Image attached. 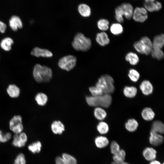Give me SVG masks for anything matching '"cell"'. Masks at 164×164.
Here are the masks:
<instances>
[{
  "mask_svg": "<svg viewBox=\"0 0 164 164\" xmlns=\"http://www.w3.org/2000/svg\"><path fill=\"white\" fill-rule=\"evenodd\" d=\"M32 74L35 80L39 83L49 82L53 77V72L50 67L38 63L34 67Z\"/></svg>",
  "mask_w": 164,
  "mask_h": 164,
  "instance_id": "cell-1",
  "label": "cell"
},
{
  "mask_svg": "<svg viewBox=\"0 0 164 164\" xmlns=\"http://www.w3.org/2000/svg\"><path fill=\"white\" fill-rule=\"evenodd\" d=\"M85 100L87 104L90 106L108 108L111 103L112 98L110 94H103L96 96H87Z\"/></svg>",
  "mask_w": 164,
  "mask_h": 164,
  "instance_id": "cell-2",
  "label": "cell"
},
{
  "mask_svg": "<svg viewBox=\"0 0 164 164\" xmlns=\"http://www.w3.org/2000/svg\"><path fill=\"white\" fill-rule=\"evenodd\" d=\"M132 5L129 3H123L117 6L114 10L115 19L118 23L124 21V17L128 19L132 18L134 11Z\"/></svg>",
  "mask_w": 164,
  "mask_h": 164,
  "instance_id": "cell-3",
  "label": "cell"
},
{
  "mask_svg": "<svg viewBox=\"0 0 164 164\" xmlns=\"http://www.w3.org/2000/svg\"><path fill=\"white\" fill-rule=\"evenodd\" d=\"M71 43L72 47L75 50L83 52L88 51L92 46L91 39L80 32L76 33Z\"/></svg>",
  "mask_w": 164,
  "mask_h": 164,
  "instance_id": "cell-4",
  "label": "cell"
},
{
  "mask_svg": "<svg viewBox=\"0 0 164 164\" xmlns=\"http://www.w3.org/2000/svg\"><path fill=\"white\" fill-rule=\"evenodd\" d=\"M95 86L101 89L104 94H110L113 93L115 90L114 79L108 74L101 76L98 78Z\"/></svg>",
  "mask_w": 164,
  "mask_h": 164,
  "instance_id": "cell-5",
  "label": "cell"
},
{
  "mask_svg": "<svg viewBox=\"0 0 164 164\" xmlns=\"http://www.w3.org/2000/svg\"><path fill=\"white\" fill-rule=\"evenodd\" d=\"M134 46L136 50L142 54L148 55L151 54L152 49V42L147 36H144L135 42Z\"/></svg>",
  "mask_w": 164,
  "mask_h": 164,
  "instance_id": "cell-6",
  "label": "cell"
},
{
  "mask_svg": "<svg viewBox=\"0 0 164 164\" xmlns=\"http://www.w3.org/2000/svg\"><path fill=\"white\" fill-rule=\"evenodd\" d=\"M77 62V59L75 56L68 55L60 58L58 61V65L61 69L68 71L75 67Z\"/></svg>",
  "mask_w": 164,
  "mask_h": 164,
  "instance_id": "cell-7",
  "label": "cell"
},
{
  "mask_svg": "<svg viewBox=\"0 0 164 164\" xmlns=\"http://www.w3.org/2000/svg\"><path fill=\"white\" fill-rule=\"evenodd\" d=\"M9 125L10 129L15 134H19L23 132L24 127L20 115L14 116L10 120Z\"/></svg>",
  "mask_w": 164,
  "mask_h": 164,
  "instance_id": "cell-8",
  "label": "cell"
},
{
  "mask_svg": "<svg viewBox=\"0 0 164 164\" xmlns=\"http://www.w3.org/2000/svg\"><path fill=\"white\" fill-rule=\"evenodd\" d=\"M148 17V12L143 7H137L134 9L132 18L135 21L143 22Z\"/></svg>",
  "mask_w": 164,
  "mask_h": 164,
  "instance_id": "cell-9",
  "label": "cell"
},
{
  "mask_svg": "<svg viewBox=\"0 0 164 164\" xmlns=\"http://www.w3.org/2000/svg\"><path fill=\"white\" fill-rule=\"evenodd\" d=\"M27 140V136L24 132H22L19 134H15L13 136L12 145L15 147L22 148L25 146Z\"/></svg>",
  "mask_w": 164,
  "mask_h": 164,
  "instance_id": "cell-10",
  "label": "cell"
},
{
  "mask_svg": "<svg viewBox=\"0 0 164 164\" xmlns=\"http://www.w3.org/2000/svg\"><path fill=\"white\" fill-rule=\"evenodd\" d=\"M143 7L148 12L158 11L162 8V3L156 0H144Z\"/></svg>",
  "mask_w": 164,
  "mask_h": 164,
  "instance_id": "cell-11",
  "label": "cell"
},
{
  "mask_svg": "<svg viewBox=\"0 0 164 164\" xmlns=\"http://www.w3.org/2000/svg\"><path fill=\"white\" fill-rule=\"evenodd\" d=\"M56 164H77L76 159L67 153H63L62 156L57 157L55 159Z\"/></svg>",
  "mask_w": 164,
  "mask_h": 164,
  "instance_id": "cell-12",
  "label": "cell"
},
{
  "mask_svg": "<svg viewBox=\"0 0 164 164\" xmlns=\"http://www.w3.org/2000/svg\"><path fill=\"white\" fill-rule=\"evenodd\" d=\"M149 141L152 145L154 147L158 146L163 143L164 137L162 134L150 131Z\"/></svg>",
  "mask_w": 164,
  "mask_h": 164,
  "instance_id": "cell-13",
  "label": "cell"
},
{
  "mask_svg": "<svg viewBox=\"0 0 164 164\" xmlns=\"http://www.w3.org/2000/svg\"><path fill=\"white\" fill-rule=\"evenodd\" d=\"M31 54L32 55L38 57H42L50 58L53 56L52 52L48 50L41 48L38 47L33 48L31 52Z\"/></svg>",
  "mask_w": 164,
  "mask_h": 164,
  "instance_id": "cell-14",
  "label": "cell"
},
{
  "mask_svg": "<svg viewBox=\"0 0 164 164\" xmlns=\"http://www.w3.org/2000/svg\"><path fill=\"white\" fill-rule=\"evenodd\" d=\"M157 154L156 150L152 147H147L142 152L143 157L146 160L149 162L156 159Z\"/></svg>",
  "mask_w": 164,
  "mask_h": 164,
  "instance_id": "cell-15",
  "label": "cell"
},
{
  "mask_svg": "<svg viewBox=\"0 0 164 164\" xmlns=\"http://www.w3.org/2000/svg\"><path fill=\"white\" fill-rule=\"evenodd\" d=\"M9 26L12 30L16 31L23 27V23L20 18L17 15L12 16L9 21Z\"/></svg>",
  "mask_w": 164,
  "mask_h": 164,
  "instance_id": "cell-16",
  "label": "cell"
},
{
  "mask_svg": "<svg viewBox=\"0 0 164 164\" xmlns=\"http://www.w3.org/2000/svg\"><path fill=\"white\" fill-rule=\"evenodd\" d=\"M53 132L55 134H61L64 131L65 127L63 123L59 120L54 121L51 125Z\"/></svg>",
  "mask_w": 164,
  "mask_h": 164,
  "instance_id": "cell-17",
  "label": "cell"
},
{
  "mask_svg": "<svg viewBox=\"0 0 164 164\" xmlns=\"http://www.w3.org/2000/svg\"><path fill=\"white\" fill-rule=\"evenodd\" d=\"M140 88L142 93L146 95L151 94L153 91V86L151 82L148 80L142 81L140 85Z\"/></svg>",
  "mask_w": 164,
  "mask_h": 164,
  "instance_id": "cell-18",
  "label": "cell"
},
{
  "mask_svg": "<svg viewBox=\"0 0 164 164\" xmlns=\"http://www.w3.org/2000/svg\"><path fill=\"white\" fill-rule=\"evenodd\" d=\"M6 92L9 96L12 98L18 97L20 94V90L16 85L13 84L9 85L6 89Z\"/></svg>",
  "mask_w": 164,
  "mask_h": 164,
  "instance_id": "cell-19",
  "label": "cell"
},
{
  "mask_svg": "<svg viewBox=\"0 0 164 164\" xmlns=\"http://www.w3.org/2000/svg\"><path fill=\"white\" fill-rule=\"evenodd\" d=\"M97 43L100 46H104L110 42V39L107 34L105 32L98 33L96 37Z\"/></svg>",
  "mask_w": 164,
  "mask_h": 164,
  "instance_id": "cell-20",
  "label": "cell"
},
{
  "mask_svg": "<svg viewBox=\"0 0 164 164\" xmlns=\"http://www.w3.org/2000/svg\"><path fill=\"white\" fill-rule=\"evenodd\" d=\"M94 142L97 148L99 149H103L109 145V141L106 137L100 135L95 138Z\"/></svg>",
  "mask_w": 164,
  "mask_h": 164,
  "instance_id": "cell-21",
  "label": "cell"
},
{
  "mask_svg": "<svg viewBox=\"0 0 164 164\" xmlns=\"http://www.w3.org/2000/svg\"><path fill=\"white\" fill-rule=\"evenodd\" d=\"M152 48L162 49L164 45V35L162 34L155 36L152 42Z\"/></svg>",
  "mask_w": 164,
  "mask_h": 164,
  "instance_id": "cell-22",
  "label": "cell"
},
{
  "mask_svg": "<svg viewBox=\"0 0 164 164\" xmlns=\"http://www.w3.org/2000/svg\"><path fill=\"white\" fill-rule=\"evenodd\" d=\"M78 11L81 15L85 17L89 16L91 14L90 7L85 4H80L78 7Z\"/></svg>",
  "mask_w": 164,
  "mask_h": 164,
  "instance_id": "cell-23",
  "label": "cell"
},
{
  "mask_svg": "<svg viewBox=\"0 0 164 164\" xmlns=\"http://www.w3.org/2000/svg\"><path fill=\"white\" fill-rule=\"evenodd\" d=\"M150 131L162 135L163 134L164 125L163 123L159 121H153L152 124Z\"/></svg>",
  "mask_w": 164,
  "mask_h": 164,
  "instance_id": "cell-24",
  "label": "cell"
},
{
  "mask_svg": "<svg viewBox=\"0 0 164 164\" xmlns=\"http://www.w3.org/2000/svg\"><path fill=\"white\" fill-rule=\"evenodd\" d=\"M141 115L144 120L150 121L154 118L155 114L151 108L147 107L143 109L141 112Z\"/></svg>",
  "mask_w": 164,
  "mask_h": 164,
  "instance_id": "cell-25",
  "label": "cell"
},
{
  "mask_svg": "<svg viewBox=\"0 0 164 164\" xmlns=\"http://www.w3.org/2000/svg\"><path fill=\"white\" fill-rule=\"evenodd\" d=\"M13 43V40L11 38L6 37L2 40L0 43V46L3 50L8 51L11 49Z\"/></svg>",
  "mask_w": 164,
  "mask_h": 164,
  "instance_id": "cell-26",
  "label": "cell"
},
{
  "mask_svg": "<svg viewBox=\"0 0 164 164\" xmlns=\"http://www.w3.org/2000/svg\"><path fill=\"white\" fill-rule=\"evenodd\" d=\"M35 99L38 105L44 106L46 104L48 101V97L45 94L40 92L36 95Z\"/></svg>",
  "mask_w": 164,
  "mask_h": 164,
  "instance_id": "cell-27",
  "label": "cell"
},
{
  "mask_svg": "<svg viewBox=\"0 0 164 164\" xmlns=\"http://www.w3.org/2000/svg\"><path fill=\"white\" fill-rule=\"evenodd\" d=\"M138 126V124L137 121L133 118L129 119L125 124L126 129L130 132L135 131L137 129Z\"/></svg>",
  "mask_w": 164,
  "mask_h": 164,
  "instance_id": "cell-28",
  "label": "cell"
},
{
  "mask_svg": "<svg viewBox=\"0 0 164 164\" xmlns=\"http://www.w3.org/2000/svg\"><path fill=\"white\" fill-rule=\"evenodd\" d=\"M94 116L97 119L102 121L107 116V113L102 108L96 107L94 110Z\"/></svg>",
  "mask_w": 164,
  "mask_h": 164,
  "instance_id": "cell-29",
  "label": "cell"
},
{
  "mask_svg": "<svg viewBox=\"0 0 164 164\" xmlns=\"http://www.w3.org/2000/svg\"><path fill=\"white\" fill-rule=\"evenodd\" d=\"M137 89L134 86H126L123 90L124 95L128 98H133L135 97L137 93Z\"/></svg>",
  "mask_w": 164,
  "mask_h": 164,
  "instance_id": "cell-30",
  "label": "cell"
},
{
  "mask_svg": "<svg viewBox=\"0 0 164 164\" xmlns=\"http://www.w3.org/2000/svg\"><path fill=\"white\" fill-rule=\"evenodd\" d=\"M42 144L39 141H36L29 144L28 147V150L33 154L39 153L41 149Z\"/></svg>",
  "mask_w": 164,
  "mask_h": 164,
  "instance_id": "cell-31",
  "label": "cell"
},
{
  "mask_svg": "<svg viewBox=\"0 0 164 164\" xmlns=\"http://www.w3.org/2000/svg\"><path fill=\"white\" fill-rule=\"evenodd\" d=\"M126 60L132 65L137 64L139 61V58L136 54L133 52L128 53L125 56Z\"/></svg>",
  "mask_w": 164,
  "mask_h": 164,
  "instance_id": "cell-32",
  "label": "cell"
},
{
  "mask_svg": "<svg viewBox=\"0 0 164 164\" xmlns=\"http://www.w3.org/2000/svg\"><path fill=\"white\" fill-rule=\"evenodd\" d=\"M126 157V153L125 151L121 149L118 152L113 155L112 159L113 161L116 162H121L125 161Z\"/></svg>",
  "mask_w": 164,
  "mask_h": 164,
  "instance_id": "cell-33",
  "label": "cell"
},
{
  "mask_svg": "<svg viewBox=\"0 0 164 164\" xmlns=\"http://www.w3.org/2000/svg\"><path fill=\"white\" fill-rule=\"evenodd\" d=\"M110 31L114 35H118L122 33L123 27L121 23L117 22L112 24L110 28Z\"/></svg>",
  "mask_w": 164,
  "mask_h": 164,
  "instance_id": "cell-34",
  "label": "cell"
},
{
  "mask_svg": "<svg viewBox=\"0 0 164 164\" xmlns=\"http://www.w3.org/2000/svg\"><path fill=\"white\" fill-rule=\"evenodd\" d=\"M97 129L100 134L101 135H104L108 132L109 127L108 125L106 122L101 121L97 125Z\"/></svg>",
  "mask_w": 164,
  "mask_h": 164,
  "instance_id": "cell-35",
  "label": "cell"
},
{
  "mask_svg": "<svg viewBox=\"0 0 164 164\" xmlns=\"http://www.w3.org/2000/svg\"><path fill=\"white\" fill-rule=\"evenodd\" d=\"M109 22L108 20L105 19H101L99 20L97 23L98 28L101 30L105 31L109 28Z\"/></svg>",
  "mask_w": 164,
  "mask_h": 164,
  "instance_id": "cell-36",
  "label": "cell"
},
{
  "mask_svg": "<svg viewBox=\"0 0 164 164\" xmlns=\"http://www.w3.org/2000/svg\"><path fill=\"white\" fill-rule=\"evenodd\" d=\"M151 54L153 58L159 60H162L164 57V53L162 49L152 48Z\"/></svg>",
  "mask_w": 164,
  "mask_h": 164,
  "instance_id": "cell-37",
  "label": "cell"
},
{
  "mask_svg": "<svg viewBox=\"0 0 164 164\" xmlns=\"http://www.w3.org/2000/svg\"><path fill=\"white\" fill-rule=\"evenodd\" d=\"M128 76L132 81L136 82L139 79L140 74L136 70L132 69H130L129 71Z\"/></svg>",
  "mask_w": 164,
  "mask_h": 164,
  "instance_id": "cell-38",
  "label": "cell"
},
{
  "mask_svg": "<svg viewBox=\"0 0 164 164\" xmlns=\"http://www.w3.org/2000/svg\"><path fill=\"white\" fill-rule=\"evenodd\" d=\"M120 149V145L116 141H113L111 142L110 149L111 153L112 155L116 154L119 151Z\"/></svg>",
  "mask_w": 164,
  "mask_h": 164,
  "instance_id": "cell-39",
  "label": "cell"
},
{
  "mask_svg": "<svg viewBox=\"0 0 164 164\" xmlns=\"http://www.w3.org/2000/svg\"><path fill=\"white\" fill-rule=\"evenodd\" d=\"M12 137V134L10 132L3 133L0 130V143H5L10 139Z\"/></svg>",
  "mask_w": 164,
  "mask_h": 164,
  "instance_id": "cell-40",
  "label": "cell"
},
{
  "mask_svg": "<svg viewBox=\"0 0 164 164\" xmlns=\"http://www.w3.org/2000/svg\"><path fill=\"white\" fill-rule=\"evenodd\" d=\"M89 90L92 96H100L104 94L102 91L95 86L90 87Z\"/></svg>",
  "mask_w": 164,
  "mask_h": 164,
  "instance_id": "cell-41",
  "label": "cell"
},
{
  "mask_svg": "<svg viewBox=\"0 0 164 164\" xmlns=\"http://www.w3.org/2000/svg\"><path fill=\"white\" fill-rule=\"evenodd\" d=\"M13 164H26V160L24 155L19 153L15 157Z\"/></svg>",
  "mask_w": 164,
  "mask_h": 164,
  "instance_id": "cell-42",
  "label": "cell"
},
{
  "mask_svg": "<svg viewBox=\"0 0 164 164\" xmlns=\"http://www.w3.org/2000/svg\"><path fill=\"white\" fill-rule=\"evenodd\" d=\"M6 25L3 22L0 21V32L4 33L6 29Z\"/></svg>",
  "mask_w": 164,
  "mask_h": 164,
  "instance_id": "cell-43",
  "label": "cell"
},
{
  "mask_svg": "<svg viewBox=\"0 0 164 164\" xmlns=\"http://www.w3.org/2000/svg\"><path fill=\"white\" fill-rule=\"evenodd\" d=\"M149 164H162L159 161L155 159L150 162Z\"/></svg>",
  "mask_w": 164,
  "mask_h": 164,
  "instance_id": "cell-44",
  "label": "cell"
},
{
  "mask_svg": "<svg viewBox=\"0 0 164 164\" xmlns=\"http://www.w3.org/2000/svg\"><path fill=\"white\" fill-rule=\"evenodd\" d=\"M111 164H130L129 163L125 161L121 162H116L114 161H112Z\"/></svg>",
  "mask_w": 164,
  "mask_h": 164,
  "instance_id": "cell-45",
  "label": "cell"
},
{
  "mask_svg": "<svg viewBox=\"0 0 164 164\" xmlns=\"http://www.w3.org/2000/svg\"><path fill=\"white\" fill-rule=\"evenodd\" d=\"M162 164H164V163L163 162V163H162Z\"/></svg>",
  "mask_w": 164,
  "mask_h": 164,
  "instance_id": "cell-46",
  "label": "cell"
}]
</instances>
